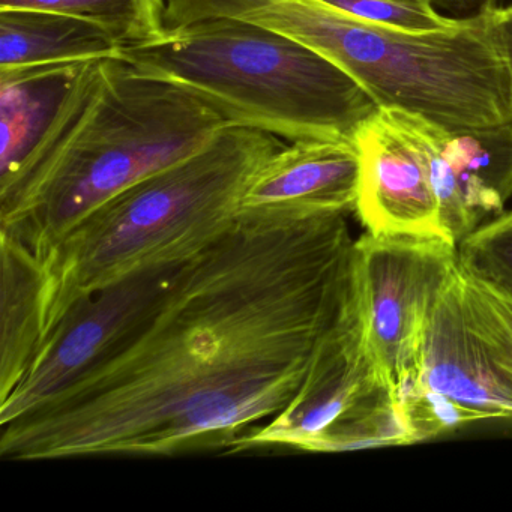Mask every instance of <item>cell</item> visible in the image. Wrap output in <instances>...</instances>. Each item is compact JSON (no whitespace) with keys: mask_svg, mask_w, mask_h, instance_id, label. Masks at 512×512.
<instances>
[{"mask_svg":"<svg viewBox=\"0 0 512 512\" xmlns=\"http://www.w3.org/2000/svg\"><path fill=\"white\" fill-rule=\"evenodd\" d=\"M356 307L346 215L239 212L100 358L0 424V458L232 454L301 395Z\"/></svg>","mask_w":512,"mask_h":512,"instance_id":"6da1fadb","label":"cell"},{"mask_svg":"<svg viewBox=\"0 0 512 512\" xmlns=\"http://www.w3.org/2000/svg\"><path fill=\"white\" fill-rule=\"evenodd\" d=\"M226 119L124 59L80 68L25 157L0 175V235L43 260L131 185L208 145Z\"/></svg>","mask_w":512,"mask_h":512,"instance_id":"7a4b0ae2","label":"cell"},{"mask_svg":"<svg viewBox=\"0 0 512 512\" xmlns=\"http://www.w3.org/2000/svg\"><path fill=\"white\" fill-rule=\"evenodd\" d=\"M281 148L274 134L223 128L196 154L91 212L40 260L41 344L80 299L143 271L184 265L220 241L238 221L251 179Z\"/></svg>","mask_w":512,"mask_h":512,"instance_id":"3957f363","label":"cell"},{"mask_svg":"<svg viewBox=\"0 0 512 512\" xmlns=\"http://www.w3.org/2000/svg\"><path fill=\"white\" fill-rule=\"evenodd\" d=\"M227 19L316 50L350 74L379 109L448 128L512 122V80L485 8L436 32L374 25L323 0H232Z\"/></svg>","mask_w":512,"mask_h":512,"instance_id":"277c9868","label":"cell"},{"mask_svg":"<svg viewBox=\"0 0 512 512\" xmlns=\"http://www.w3.org/2000/svg\"><path fill=\"white\" fill-rule=\"evenodd\" d=\"M143 74L211 104L230 127L290 142L353 140L379 107L343 68L271 29L212 19L124 49Z\"/></svg>","mask_w":512,"mask_h":512,"instance_id":"5b68a950","label":"cell"},{"mask_svg":"<svg viewBox=\"0 0 512 512\" xmlns=\"http://www.w3.org/2000/svg\"><path fill=\"white\" fill-rule=\"evenodd\" d=\"M409 443L512 421V298L455 263L440 290L416 385L400 403Z\"/></svg>","mask_w":512,"mask_h":512,"instance_id":"8992f818","label":"cell"},{"mask_svg":"<svg viewBox=\"0 0 512 512\" xmlns=\"http://www.w3.org/2000/svg\"><path fill=\"white\" fill-rule=\"evenodd\" d=\"M389 445L409 440L397 397L368 349L358 299L301 395L245 434L233 452L271 446L344 452Z\"/></svg>","mask_w":512,"mask_h":512,"instance_id":"52a82bcc","label":"cell"},{"mask_svg":"<svg viewBox=\"0 0 512 512\" xmlns=\"http://www.w3.org/2000/svg\"><path fill=\"white\" fill-rule=\"evenodd\" d=\"M457 260V245L443 238L365 233L356 239L365 340L398 404L418 382L428 319Z\"/></svg>","mask_w":512,"mask_h":512,"instance_id":"ba28073f","label":"cell"},{"mask_svg":"<svg viewBox=\"0 0 512 512\" xmlns=\"http://www.w3.org/2000/svg\"><path fill=\"white\" fill-rule=\"evenodd\" d=\"M389 112L427 157L446 241L458 247L502 214L512 196V122L448 128L401 110Z\"/></svg>","mask_w":512,"mask_h":512,"instance_id":"9c48e42d","label":"cell"},{"mask_svg":"<svg viewBox=\"0 0 512 512\" xmlns=\"http://www.w3.org/2000/svg\"><path fill=\"white\" fill-rule=\"evenodd\" d=\"M179 266L143 271L80 299L41 344L28 376L0 401V424L28 412L100 358L151 307Z\"/></svg>","mask_w":512,"mask_h":512,"instance_id":"30bf717a","label":"cell"},{"mask_svg":"<svg viewBox=\"0 0 512 512\" xmlns=\"http://www.w3.org/2000/svg\"><path fill=\"white\" fill-rule=\"evenodd\" d=\"M353 142L359 154L355 212L367 233L443 238L427 157L391 112L379 109Z\"/></svg>","mask_w":512,"mask_h":512,"instance_id":"8fae6325","label":"cell"},{"mask_svg":"<svg viewBox=\"0 0 512 512\" xmlns=\"http://www.w3.org/2000/svg\"><path fill=\"white\" fill-rule=\"evenodd\" d=\"M359 154L353 140L292 142L251 179L239 212L310 215L356 211Z\"/></svg>","mask_w":512,"mask_h":512,"instance_id":"7c38bea8","label":"cell"},{"mask_svg":"<svg viewBox=\"0 0 512 512\" xmlns=\"http://www.w3.org/2000/svg\"><path fill=\"white\" fill-rule=\"evenodd\" d=\"M124 46L106 29L52 11L0 10V71L85 65L122 59Z\"/></svg>","mask_w":512,"mask_h":512,"instance_id":"4fadbf2b","label":"cell"},{"mask_svg":"<svg viewBox=\"0 0 512 512\" xmlns=\"http://www.w3.org/2000/svg\"><path fill=\"white\" fill-rule=\"evenodd\" d=\"M0 401L34 367L43 338V268L20 242L0 235Z\"/></svg>","mask_w":512,"mask_h":512,"instance_id":"5bb4252c","label":"cell"},{"mask_svg":"<svg viewBox=\"0 0 512 512\" xmlns=\"http://www.w3.org/2000/svg\"><path fill=\"white\" fill-rule=\"evenodd\" d=\"M86 65V64H85ZM83 65L0 71L2 152L0 175L13 169L43 133Z\"/></svg>","mask_w":512,"mask_h":512,"instance_id":"9a60e30c","label":"cell"},{"mask_svg":"<svg viewBox=\"0 0 512 512\" xmlns=\"http://www.w3.org/2000/svg\"><path fill=\"white\" fill-rule=\"evenodd\" d=\"M52 11L80 17L106 29L124 49L166 34V0H0V10Z\"/></svg>","mask_w":512,"mask_h":512,"instance_id":"2e32d148","label":"cell"},{"mask_svg":"<svg viewBox=\"0 0 512 512\" xmlns=\"http://www.w3.org/2000/svg\"><path fill=\"white\" fill-rule=\"evenodd\" d=\"M457 250L469 274L512 298V211L479 226Z\"/></svg>","mask_w":512,"mask_h":512,"instance_id":"e0dca14e","label":"cell"},{"mask_svg":"<svg viewBox=\"0 0 512 512\" xmlns=\"http://www.w3.org/2000/svg\"><path fill=\"white\" fill-rule=\"evenodd\" d=\"M325 4L374 25L407 32L446 31L458 19L443 16L434 0H323Z\"/></svg>","mask_w":512,"mask_h":512,"instance_id":"ac0fdd59","label":"cell"},{"mask_svg":"<svg viewBox=\"0 0 512 512\" xmlns=\"http://www.w3.org/2000/svg\"><path fill=\"white\" fill-rule=\"evenodd\" d=\"M485 10H487L488 26H490L494 43L512 80V2L506 7L491 5V7H485Z\"/></svg>","mask_w":512,"mask_h":512,"instance_id":"d6986e66","label":"cell"},{"mask_svg":"<svg viewBox=\"0 0 512 512\" xmlns=\"http://www.w3.org/2000/svg\"><path fill=\"white\" fill-rule=\"evenodd\" d=\"M446 5H451L455 8H463V10L479 11L491 5H499V0H442Z\"/></svg>","mask_w":512,"mask_h":512,"instance_id":"ffe728a7","label":"cell"}]
</instances>
